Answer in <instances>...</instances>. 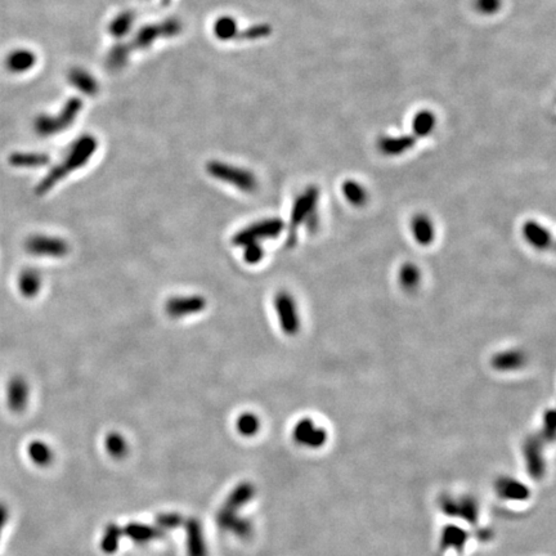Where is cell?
<instances>
[{
	"label": "cell",
	"instance_id": "obj_1",
	"mask_svg": "<svg viewBox=\"0 0 556 556\" xmlns=\"http://www.w3.org/2000/svg\"><path fill=\"white\" fill-rule=\"evenodd\" d=\"M97 150H98V139L92 134H84L75 139L71 143L63 160L49 170L46 177L39 182L35 188V193L38 196L46 194L69 174L84 168L85 165L92 160Z\"/></svg>",
	"mask_w": 556,
	"mask_h": 556
},
{
	"label": "cell",
	"instance_id": "obj_2",
	"mask_svg": "<svg viewBox=\"0 0 556 556\" xmlns=\"http://www.w3.org/2000/svg\"><path fill=\"white\" fill-rule=\"evenodd\" d=\"M183 32V22L177 17L165 18L160 22L147 23L139 27L134 37L128 41L133 52L147 51L159 40L177 38Z\"/></svg>",
	"mask_w": 556,
	"mask_h": 556
},
{
	"label": "cell",
	"instance_id": "obj_3",
	"mask_svg": "<svg viewBox=\"0 0 556 556\" xmlns=\"http://www.w3.org/2000/svg\"><path fill=\"white\" fill-rule=\"evenodd\" d=\"M83 108V100L79 97H71L65 102L63 107L57 112V115H39L35 119L34 129L40 137L57 135L61 131H67L70 126L75 124Z\"/></svg>",
	"mask_w": 556,
	"mask_h": 556
},
{
	"label": "cell",
	"instance_id": "obj_4",
	"mask_svg": "<svg viewBox=\"0 0 556 556\" xmlns=\"http://www.w3.org/2000/svg\"><path fill=\"white\" fill-rule=\"evenodd\" d=\"M206 171L210 177L233 185L242 192H255L259 185L258 178L251 170L236 166L230 162L211 160L206 164Z\"/></svg>",
	"mask_w": 556,
	"mask_h": 556
},
{
	"label": "cell",
	"instance_id": "obj_5",
	"mask_svg": "<svg viewBox=\"0 0 556 556\" xmlns=\"http://www.w3.org/2000/svg\"><path fill=\"white\" fill-rule=\"evenodd\" d=\"M285 228V223L279 218H267L247 225L233 234L232 244L234 246L244 247L251 242H260L262 239H274L279 236Z\"/></svg>",
	"mask_w": 556,
	"mask_h": 556
},
{
	"label": "cell",
	"instance_id": "obj_6",
	"mask_svg": "<svg viewBox=\"0 0 556 556\" xmlns=\"http://www.w3.org/2000/svg\"><path fill=\"white\" fill-rule=\"evenodd\" d=\"M319 197V190L316 185H309L303 192L296 197L291 210V220H290V236L287 239V245L291 247L296 242L295 232L299 225L305 223L309 216L317 211V202Z\"/></svg>",
	"mask_w": 556,
	"mask_h": 556
},
{
	"label": "cell",
	"instance_id": "obj_7",
	"mask_svg": "<svg viewBox=\"0 0 556 556\" xmlns=\"http://www.w3.org/2000/svg\"><path fill=\"white\" fill-rule=\"evenodd\" d=\"M273 305L282 332L287 336H295L300 331L301 321L293 295L285 290L278 291L274 295Z\"/></svg>",
	"mask_w": 556,
	"mask_h": 556
},
{
	"label": "cell",
	"instance_id": "obj_8",
	"mask_svg": "<svg viewBox=\"0 0 556 556\" xmlns=\"http://www.w3.org/2000/svg\"><path fill=\"white\" fill-rule=\"evenodd\" d=\"M25 250L35 256L63 258L70 253L66 239L48 234H32L25 241Z\"/></svg>",
	"mask_w": 556,
	"mask_h": 556
},
{
	"label": "cell",
	"instance_id": "obj_9",
	"mask_svg": "<svg viewBox=\"0 0 556 556\" xmlns=\"http://www.w3.org/2000/svg\"><path fill=\"white\" fill-rule=\"evenodd\" d=\"M208 300L201 295H182L173 296L165 304V312L170 318H183V317L199 315L205 310Z\"/></svg>",
	"mask_w": 556,
	"mask_h": 556
},
{
	"label": "cell",
	"instance_id": "obj_10",
	"mask_svg": "<svg viewBox=\"0 0 556 556\" xmlns=\"http://www.w3.org/2000/svg\"><path fill=\"white\" fill-rule=\"evenodd\" d=\"M67 80H69L70 85L74 86L77 92L81 93L86 97H97L100 93V81L91 71H88L84 67L75 66V67L70 69Z\"/></svg>",
	"mask_w": 556,
	"mask_h": 556
},
{
	"label": "cell",
	"instance_id": "obj_11",
	"mask_svg": "<svg viewBox=\"0 0 556 556\" xmlns=\"http://www.w3.org/2000/svg\"><path fill=\"white\" fill-rule=\"evenodd\" d=\"M416 142L417 138L413 134L383 135L378 139V148L384 156H401L412 150Z\"/></svg>",
	"mask_w": 556,
	"mask_h": 556
},
{
	"label": "cell",
	"instance_id": "obj_12",
	"mask_svg": "<svg viewBox=\"0 0 556 556\" xmlns=\"http://www.w3.org/2000/svg\"><path fill=\"white\" fill-rule=\"evenodd\" d=\"M525 241L538 250H548L552 245V234L536 220H528L522 227Z\"/></svg>",
	"mask_w": 556,
	"mask_h": 556
},
{
	"label": "cell",
	"instance_id": "obj_13",
	"mask_svg": "<svg viewBox=\"0 0 556 556\" xmlns=\"http://www.w3.org/2000/svg\"><path fill=\"white\" fill-rule=\"evenodd\" d=\"M29 399V385L22 376H13L7 385V402L9 409L15 412L22 411Z\"/></svg>",
	"mask_w": 556,
	"mask_h": 556
},
{
	"label": "cell",
	"instance_id": "obj_14",
	"mask_svg": "<svg viewBox=\"0 0 556 556\" xmlns=\"http://www.w3.org/2000/svg\"><path fill=\"white\" fill-rule=\"evenodd\" d=\"M134 53L131 51V46L128 41L125 40H119L114 46L108 49L106 58H105V65L111 72H117L121 71L128 66V63L131 61V54Z\"/></svg>",
	"mask_w": 556,
	"mask_h": 556
},
{
	"label": "cell",
	"instance_id": "obj_15",
	"mask_svg": "<svg viewBox=\"0 0 556 556\" xmlns=\"http://www.w3.org/2000/svg\"><path fill=\"white\" fill-rule=\"evenodd\" d=\"M137 21V15L131 9L121 11L108 23V34L115 39L116 41L123 40L131 34Z\"/></svg>",
	"mask_w": 556,
	"mask_h": 556
},
{
	"label": "cell",
	"instance_id": "obj_16",
	"mask_svg": "<svg viewBox=\"0 0 556 556\" xmlns=\"http://www.w3.org/2000/svg\"><path fill=\"white\" fill-rule=\"evenodd\" d=\"M37 65V54L30 49H15L8 54L6 67L13 74H25Z\"/></svg>",
	"mask_w": 556,
	"mask_h": 556
},
{
	"label": "cell",
	"instance_id": "obj_17",
	"mask_svg": "<svg viewBox=\"0 0 556 556\" xmlns=\"http://www.w3.org/2000/svg\"><path fill=\"white\" fill-rule=\"evenodd\" d=\"M8 162L13 168L38 169L46 166L51 162V157L46 152H13L9 154Z\"/></svg>",
	"mask_w": 556,
	"mask_h": 556
},
{
	"label": "cell",
	"instance_id": "obj_18",
	"mask_svg": "<svg viewBox=\"0 0 556 556\" xmlns=\"http://www.w3.org/2000/svg\"><path fill=\"white\" fill-rule=\"evenodd\" d=\"M411 231L417 244L428 246L435 237V228L432 219L425 214H416L411 220Z\"/></svg>",
	"mask_w": 556,
	"mask_h": 556
},
{
	"label": "cell",
	"instance_id": "obj_19",
	"mask_svg": "<svg viewBox=\"0 0 556 556\" xmlns=\"http://www.w3.org/2000/svg\"><path fill=\"white\" fill-rule=\"evenodd\" d=\"M17 285H18V290L22 296L27 299H32L40 293L41 285H43V278L38 270L25 268L18 274Z\"/></svg>",
	"mask_w": 556,
	"mask_h": 556
},
{
	"label": "cell",
	"instance_id": "obj_20",
	"mask_svg": "<svg viewBox=\"0 0 556 556\" xmlns=\"http://www.w3.org/2000/svg\"><path fill=\"white\" fill-rule=\"evenodd\" d=\"M527 362V355L517 349L511 350H503L497 355H494L491 359L492 367L498 371H512L517 370L524 366Z\"/></svg>",
	"mask_w": 556,
	"mask_h": 556
},
{
	"label": "cell",
	"instance_id": "obj_21",
	"mask_svg": "<svg viewBox=\"0 0 556 556\" xmlns=\"http://www.w3.org/2000/svg\"><path fill=\"white\" fill-rule=\"evenodd\" d=\"M239 31L237 20L230 15H219L213 23V34L219 41L237 40Z\"/></svg>",
	"mask_w": 556,
	"mask_h": 556
},
{
	"label": "cell",
	"instance_id": "obj_22",
	"mask_svg": "<svg viewBox=\"0 0 556 556\" xmlns=\"http://www.w3.org/2000/svg\"><path fill=\"white\" fill-rule=\"evenodd\" d=\"M437 126V116L430 110H420L412 119V133L417 139L429 137Z\"/></svg>",
	"mask_w": 556,
	"mask_h": 556
},
{
	"label": "cell",
	"instance_id": "obj_23",
	"mask_svg": "<svg viewBox=\"0 0 556 556\" xmlns=\"http://www.w3.org/2000/svg\"><path fill=\"white\" fill-rule=\"evenodd\" d=\"M295 438L310 446H321L326 439L324 430H317L310 420H303L295 428Z\"/></svg>",
	"mask_w": 556,
	"mask_h": 556
},
{
	"label": "cell",
	"instance_id": "obj_24",
	"mask_svg": "<svg viewBox=\"0 0 556 556\" xmlns=\"http://www.w3.org/2000/svg\"><path fill=\"white\" fill-rule=\"evenodd\" d=\"M341 191H343V194L347 199L348 202H350L355 206H363L369 200V194H367L366 188L353 179L344 180L341 185Z\"/></svg>",
	"mask_w": 556,
	"mask_h": 556
},
{
	"label": "cell",
	"instance_id": "obj_25",
	"mask_svg": "<svg viewBox=\"0 0 556 556\" xmlns=\"http://www.w3.org/2000/svg\"><path fill=\"white\" fill-rule=\"evenodd\" d=\"M398 281L407 291H413L421 281V272L413 263H404L398 272Z\"/></svg>",
	"mask_w": 556,
	"mask_h": 556
},
{
	"label": "cell",
	"instance_id": "obj_26",
	"mask_svg": "<svg viewBox=\"0 0 556 556\" xmlns=\"http://www.w3.org/2000/svg\"><path fill=\"white\" fill-rule=\"evenodd\" d=\"M273 29L270 23L259 22L249 26L246 29H239L237 40L242 41H256L262 39L270 38Z\"/></svg>",
	"mask_w": 556,
	"mask_h": 556
},
{
	"label": "cell",
	"instance_id": "obj_27",
	"mask_svg": "<svg viewBox=\"0 0 556 556\" xmlns=\"http://www.w3.org/2000/svg\"><path fill=\"white\" fill-rule=\"evenodd\" d=\"M242 249H244V260L247 264H258V263L262 262L264 250H263L260 242L247 244Z\"/></svg>",
	"mask_w": 556,
	"mask_h": 556
},
{
	"label": "cell",
	"instance_id": "obj_28",
	"mask_svg": "<svg viewBox=\"0 0 556 556\" xmlns=\"http://www.w3.org/2000/svg\"><path fill=\"white\" fill-rule=\"evenodd\" d=\"M502 0H474V7L477 12L483 15H494L500 12Z\"/></svg>",
	"mask_w": 556,
	"mask_h": 556
},
{
	"label": "cell",
	"instance_id": "obj_29",
	"mask_svg": "<svg viewBox=\"0 0 556 556\" xmlns=\"http://www.w3.org/2000/svg\"><path fill=\"white\" fill-rule=\"evenodd\" d=\"M258 428H259V420L254 415L246 413V415L239 417V429L242 434L251 435L258 430Z\"/></svg>",
	"mask_w": 556,
	"mask_h": 556
},
{
	"label": "cell",
	"instance_id": "obj_30",
	"mask_svg": "<svg viewBox=\"0 0 556 556\" xmlns=\"http://www.w3.org/2000/svg\"><path fill=\"white\" fill-rule=\"evenodd\" d=\"M502 494H506L509 497H515V498H523L527 496V489L524 486H519V484H514L510 483L509 486H506V491H502Z\"/></svg>",
	"mask_w": 556,
	"mask_h": 556
},
{
	"label": "cell",
	"instance_id": "obj_31",
	"mask_svg": "<svg viewBox=\"0 0 556 556\" xmlns=\"http://www.w3.org/2000/svg\"><path fill=\"white\" fill-rule=\"evenodd\" d=\"M108 447L111 448V451L117 455V454H120L121 451H123L124 443L123 439L119 437V435H111L110 438H108Z\"/></svg>",
	"mask_w": 556,
	"mask_h": 556
},
{
	"label": "cell",
	"instance_id": "obj_32",
	"mask_svg": "<svg viewBox=\"0 0 556 556\" xmlns=\"http://www.w3.org/2000/svg\"><path fill=\"white\" fill-rule=\"evenodd\" d=\"M170 3H171V0H160V4H161L162 7H168Z\"/></svg>",
	"mask_w": 556,
	"mask_h": 556
}]
</instances>
